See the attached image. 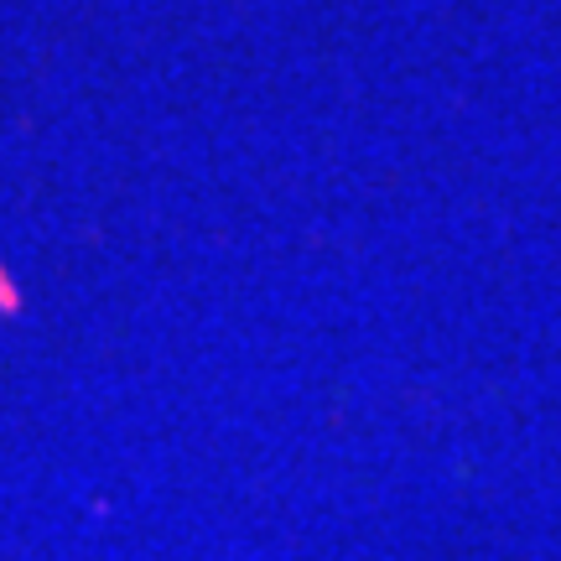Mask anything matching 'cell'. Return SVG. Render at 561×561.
Listing matches in <instances>:
<instances>
[{"label": "cell", "mask_w": 561, "mask_h": 561, "mask_svg": "<svg viewBox=\"0 0 561 561\" xmlns=\"http://www.w3.org/2000/svg\"><path fill=\"white\" fill-rule=\"evenodd\" d=\"M21 312V291H16V280H11V271L0 265V318H16Z\"/></svg>", "instance_id": "obj_1"}]
</instances>
